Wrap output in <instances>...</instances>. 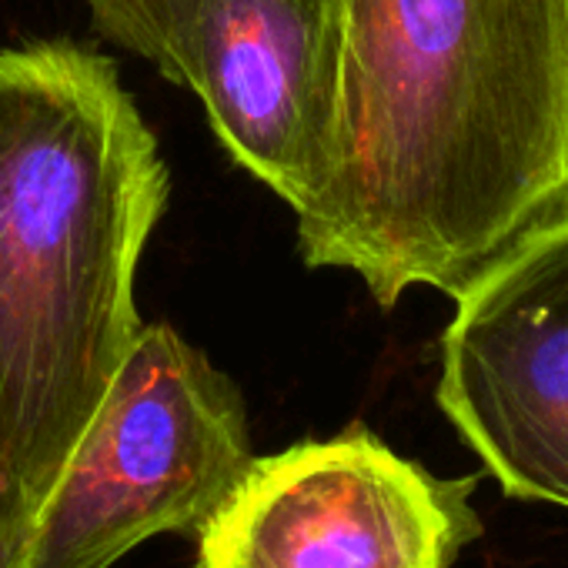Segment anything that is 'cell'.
<instances>
[{"mask_svg": "<svg viewBox=\"0 0 568 568\" xmlns=\"http://www.w3.org/2000/svg\"><path fill=\"white\" fill-rule=\"evenodd\" d=\"M338 4V158L298 214L302 257L382 308L455 298L568 211V0Z\"/></svg>", "mask_w": 568, "mask_h": 568, "instance_id": "cell-1", "label": "cell"}, {"mask_svg": "<svg viewBox=\"0 0 568 568\" xmlns=\"http://www.w3.org/2000/svg\"><path fill=\"white\" fill-rule=\"evenodd\" d=\"M168 164L108 58L0 51V452L38 518L128 362Z\"/></svg>", "mask_w": 568, "mask_h": 568, "instance_id": "cell-2", "label": "cell"}, {"mask_svg": "<svg viewBox=\"0 0 568 568\" xmlns=\"http://www.w3.org/2000/svg\"><path fill=\"white\" fill-rule=\"evenodd\" d=\"M244 398L171 325L141 328L38 508L24 568H111L197 535L251 465Z\"/></svg>", "mask_w": 568, "mask_h": 568, "instance_id": "cell-3", "label": "cell"}, {"mask_svg": "<svg viewBox=\"0 0 568 568\" xmlns=\"http://www.w3.org/2000/svg\"><path fill=\"white\" fill-rule=\"evenodd\" d=\"M478 478H442L362 425L251 458L197 528V568H452Z\"/></svg>", "mask_w": 568, "mask_h": 568, "instance_id": "cell-4", "label": "cell"}, {"mask_svg": "<svg viewBox=\"0 0 568 568\" xmlns=\"http://www.w3.org/2000/svg\"><path fill=\"white\" fill-rule=\"evenodd\" d=\"M435 398L508 498L568 511V211L455 295Z\"/></svg>", "mask_w": 568, "mask_h": 568, "instance_id": "cell-5", "label": "cell"}, {"mask_svg": "<svg viewBox=\"0 0 568 568\" xmlns=\"http://www.w3.org/2000/svg\"><path fill=\"white\" fill-rule=\"evenodd\" d=\"M184 88L224 151L302 214L338 158L342 4L201 0Z\"/></svg>", "mask_w": 568, "mask_h": 568, "instance_id": "cell-6", "label": "cell"}, {"mask_svg": "<svg viewBox=\"0 0 568 568\" xmlns=\"http://www.w3.org/2000/svg\"><path fill=\"white\" fill-rule=\"evenodd\" d=\"M101 38L151 61L171 84H187V48L201 0H84Z\"/></svg>", "mask_w": 568, "mask_h": 568, "instance_id": "cell-7", "label": "cell"}, {"mask_svg": "<svg viewBox=\"0 0 568 568\" xmlns=\"http://www.w3.org/2000/svg\"><path fill=\"white\" fill-rule=\"evenodd\" d=\"M34 531V511L18 485L11 462L0 452V568H24Z\"/></svg>", "mask_w": 568, "mask_h": 568, "instance_id": "cell-8", "label": "cell"}]
</instances>
